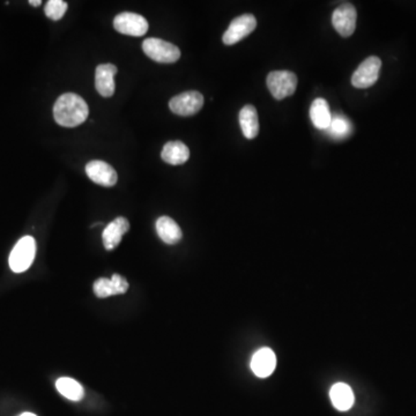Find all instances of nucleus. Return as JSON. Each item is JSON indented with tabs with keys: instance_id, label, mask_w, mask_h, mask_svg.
I'll list each match as a JSON object with an SVG mask.
<instances>
[{
	"instance_id": "12",
	"label": "nucleus",
	"mask_w": 416,
	"mask_h": 416,
	"mask_svg": "<svg viewBox=\"0 0 416 416\" xmlns=\"http://www.w3.org/2000/svg\"><path fill=\"white\" fill-rule=\"evenodd\" d=\"M251 370L257 377L266 378L271 376L277 366L274 351L271 348H260L253 354L251 358Z\"/></svg>"
},
{
	"instance_id": "2",
	"label": "nucleus",
	"mask_w": 416,
	"mask_h": 416,
	"mask_svg": "<svg viewBox=\"0 0 416 416\" xmlns=\"http://www.w3.org/2000/svg\"><path fill=\"white\" fill-rule=\"evenodd\" d=\"M36 256V242L31 236L18 240L9 255V267L14 273L27 271Z\"/></svg>"
},
{
	"instance_id": "3",
	"label": "nucleus",
	"mask_w": 416,
	"mask_h": 416,
	"mask_svg": "<svg viewBox=\"0 0 416 416\" xmlns=\"http://www.w3.org/2000/svg\"><path fill=\"white\" fill-rule=\"evenodd\" d=\"M142 50L147 57L162 64H173L181 57V51L177 46L154 37L144 41Z\"/></svg>"
},
{
	"instance_id": "16",
	"label": "nucleus",
	"mask_w": 416,
	"mask_h": 416,
	"mask_svg": "<svg viewBox=\"0 0 416 416\" xmlns=\"http://www.w3.org/2000/svg\"><path fill=\"white\" fill-rule=\"evenodd\" d=\"M162 160L173 166L184 164L190 157V149L182 142H169L164 146L161 153Z\"/></svg>"
},
{
	"instance_id": "15",
	"label": "nucleus",
	"mask_w": 416,
	"mask_h": 416,
	"mask_svg": "<svg viewBox=\"0 0 416 416\" xmlns=\"http://www.w3.org/2000/svg\"><path fill=\"white\" fill-rule=\"evenodd\" d=\"M155 227H156L159 238L164 240L166 244L174 245V244H177L179 240H182V230L179 228V225L169 216H161V218H159L156 223H155Z\"/></svg>"
},
{
	"instance_id": "18",
	"label": "nucleus",
	"mask_w": 416,
	"mask_h": 416,
	"mask_svg": "<svg viewBox=\"0 0 416 416\" xmlns=\"http://www.w3.org/2000/svg\"><path fill=\"white\" fill-rule=\"evenodd\" d=\"M310 118L314 127L326 131L332 120L329 103L324 99L314 100L310 108Z\"/></svg>"
},
{
	"instance_id": "7",
	"label": "nucleus",
	"mask_w": 416,
	"mask_h": 416,
	"mask_svg": "<svg viewBox=\"0 0 416 416\" xmlns=\"http://www.w3.org/2000/svg\"><path fill=\"white\" fill-rule=\"evenodd\" d=\"M257 27V18L252 14H243L230 22L228 29L223 35V43L233 46L249 36Z\"/></svg>"
},
{
	"instance_id": "6",
	"label": "nucleus",
	"mask_w": 416,
	"mask_h": 416,
	"mask_svg": "<svg viewBox=\"0 0 416 416\" xmlns=\"http://www.w3.org/2000/svg\"><path fill=\"white\" fill-rule=\"evenodd\" d=\"M382 60L378 57H369L358 66L351 77V85L355 88H369L378 80Z\"/></svg>"
},
{
	"instance_id": "5",
	"label": "nucleus",
	"mask_w": 416,
	"mask_h": 416,
	"mask_svg": "<svg viewBox=\"0 0 416 416\" xmlns=\"http://www.w3.org/2000/svg\"><path fill=\"white\" fill-rule=\"evenodd\" d=\"M203 105V96L201 92L191 90L175 96L170 100L169 108L174 114L178 116H193L201 110Z\"/></svg>"
},
{
	"instance_id": "19",
	"label": "nucleus",
	"mask_w": 416,
	"mask_h": 416,
	"mask_svg": "<svg viewBox=\"0 0 416 416\" xmlns=\"http://www.w3.org/2000/svg\"><path fill=\"white\" fill-rule=\"evenodd\" d=\"M240 125L245 138L253 139L258 136V112L253 105H247L240 111Z\"/></svg>"
},
{
	"instance_id": "13",
	"label": "nucleus",
	"mask_w": 416,
	"mask_h": 416,
	"mask_svg": "<svg viewBox=\"0 0 416 416\" xmlns=\"http://www.w3.org/2000/svg\"><path fill=\"white\" fill-rule=\"evenodd\" d=\"M117 68L114 64H101L96 68L95 87L100 95L111 97L114 94V75Z\"/></svg>"
},
{
	"instance_id": "21",
	"label": "nucleus",
	"mask_w": 416,
	"mask_h": 416,
	"mask_svg": "<svg viewBox=\"0 0 416 416\" xmlns=\"http://www.w3.org/2000/svg\"><path fill=\"white\" fill-rule=\"evenodd\" d=\"M351 122L345 116L341 114H334L332 116L330 127L326 129L329 136L334 139H345L351 133Z\"/></svg>"
},
{
	"instance_id": "17",
	"label": "nucleus",
	"mask_w": 416,
	"mask_h": 416,
	"mask_svg": "<svg viewBox=\"0 0 416 416\" xmlns=\"http://www.w3.org/2000/svg\"><path fill=\"white\" fill-rule=\"evenodd\" d=\"M331 401L336 410L346 412L351 410L354 405V393L353 390L345 383H336L330 391Z\"/></svg>"
},
{
	"instance_id": "22",
	"label": "nucleus",
	"mask_w": 416,
	"mask_h": 416,
	"mask_svg": "<svg viewBox=\"0 0 416 416\" xmlns=\"http://www.w3.org/2000/svg\"><path fill=\"white\" fill-rule=\"evenodd\" d=\"M66 11H68V3L63 1V0H49L46 3V9H44L46 16L53 21L60 20Z\"/></svg>"
},
{
	"instance_id": "8",
	"label": "nucleus",
	"mask_w": 416,
	"mask_h": 416,
	"mask_svg": "<svg viewBox=\"0 0 416 416\" xmlns=\"http://www.w3.org/2000/svg\"><path fill=\"white\" fill-rule=\"evenodd\" d=\"M114 27L118 33L129 36H144L148 31V22L137 13L124 12L114 20Z\"/></svg>"
},
{
	"instance_id": "1",
	"label": "nucleus",
	"mask_w": 416,
	"mask_h": 416,
	"mask_svg": "<svg viewBox=\"0 0 416 416\" xmlns=\"http://www.w3.org/2000/svg\"><path fill=\"white\" fill-rule=\"evenodd\" d=\"M90 108L81 96L66 92L53 105V118L64 127H79L88 118Z\"/></svg>"
},
{
	"instance_id": "11",
	"label": "nucleus",
	"mask_w": 416,
	"mask_h": 416,
	"mask_svg": "<svg viewBox=\"0 0 416 416\" xmlns=\"http://www.w3.org/2000/svg\"><path fill=\"white\" fill-rule=\"evenodd\" d=\"M127 289H129V282L125 277L119 274H114L111 279L101 277L94 284V293L100 299L125 294Z\"/></svg>"
},
{
	"instance_id": "23",
	"label": "nucleus",
	"mask_w": 416,
	"mask_h": 416,
	"mask_svg": "<svg viewBox=\"0 0 416 416\" xmlns=\"http://www.w3.org/2000/svg\"><path fill=\"white\" fill-rule=\"evenodd\" d=\"M29 4H31V6L38 7L42 4V1L41 0H31Z\"/></svg>"
},
{
	"instance_id": "10",
	"label": "nucleus",
	"mask_w": 416,
	"mask_h": 416,
	"mask_svg": "<svg viewBox=\"0 0 416 416\" xmlns=\"http://www.w3.org/2000/svg\"><path fill=\"white\" fill-rule=\"evenodd\" d=\"M86 174L90 181L105 188L114 186L117 183L116 170L105 161H90L86 166Z\"/></svg>"
},
{
	"instance_id": "14",
	"label": "nucleus",
	"mask_w": 416,
	"mask_h": 416,
	"mask_svg": "<svg viewBox=\"0 0 416 416\" xmlns=\"http://www.w3.org/2000/svg\"><path fill=\"white\" fill-rule=\"evenodd\" d=\"M129 230V222L123 216L116 218L114 221L110 222L102 234V240L107 250H114L122 242L124 235Z\"/></svg>"
},
{
	"instance_id": "4",
	"label": "nucleus",
	"mask_w": 416,
	"mask_h": 416,
	"mask_svg": "<svg viewBox=\"0 0 416 416\" xmlns=\"http://www.w3.org/2000/svg\"><path fill=\"white\" fill-rule=\"evenodd\" d=\"M266 82L275 100H284L295 92L297 77L293 72L274 71L268 74Z\"/></svg>"
},
{
	"instance_id": "24",
	"label": "nucleus",
	"mask_w": 416,
	"mask_h": 416,
	"mask_svg": "<svg viewBox=\"0 0 416 416\" xmlns=\"http://www.w3.org/2000/svg\"><path fill=\"white\" fill-rule=\"evenodd\" d=\"M20 416H37V415H35V414H33V413H23V414H21V415H20Z\"/></svg>"
},
{
	"instance_id": "9",
	"label": "nucleus",
	"mask_w": 416,
	"mask_h": 416,
	"mask_svg": "<svg viewBox=\"0 0 416 416\" xmlns=\"http://www.w3.org/2000/svg\"><path fill=\"white\" fill-rule=\"evenodd\" d=\"M356 18L358 13L355 7L351 4H343L333 12V27L342 37L351 36L356 28Z\"/></svg>"
},
{
	"instance_id": "20",
	"label": "nucleus",
	"mask_w": 416,
	"mask_h": 416,
	"mask_svg": "<svg viewBox=\"0 0 416 416\" xmlns=\"http://www.w3.org/2000/svg\"><path fill=\"white\" fill-rule=\"evenodd\" d=\"M55 388L58 390L59 393L63 397L66 398L68 400L79 401L81 400L85 395L82 385L80 383L77 382L75 379L68 378V377H62L55 382Z\"/></svg>"
}]
</instances>
